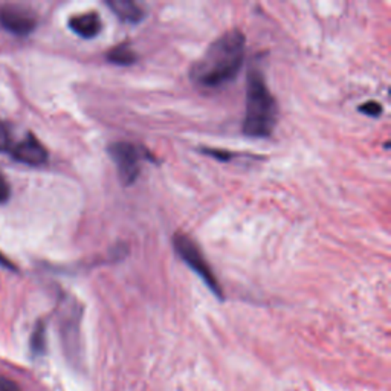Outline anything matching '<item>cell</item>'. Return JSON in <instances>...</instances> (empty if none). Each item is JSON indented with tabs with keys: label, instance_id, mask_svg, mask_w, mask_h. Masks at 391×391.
<instances>
[{
	"label": "cell",
	"instance_id": "1",
	"mask_svg": "<svg viewBox=\"0 0 391 391\" xmlns=\"http://www.w3.org/2000/svg\"><path fill=\"white\" fill-rule=\"evenodd\" d=\"M245 45L246 38L239 29L222 34L191 66V81L208 89L232 81L244 66Z\"/></svg>",
	"mask_w": 391,
	"mask_h": 391
},
{
	"label": "cell",
	"instance_id": "11",
	"mask_svg": "<svg viewBox=\"0 0 391 391\" xmlns=\"http://www.w3.org/2000/svg\"><path fill=\"white\" fill-rule=\"evenodd\" d=\"M31 347H33L34 353H43L45 350V326L40 323L33 333V340H31Z\"/></svg>",
	"mask_w": 391,
	"mask_h": 391
},
{
	"label": "cell",
	"instance_id": "12",
	"mask_svg": "<svg viewBox=\"0 0 391 391\" xmlns=\"http://www.w3.org/2000/svg\"><path fill=\"white\" fill-rule=\"evenodd\" d=\"M359 112H362L369 116H379L382 112V107L376 101H367L365 104L359 107Z\"/></svg>",
	"mask_w": 391,
	"mask_h": 391
},
{
	"label": "cell",
	"instance_id": "14",
	"mask_svg": "<svg viewBox=\"0 0 391 391\" xmlns=\"http://www.w3.org/2000/svg\"><path fill=\"white\" fill-rule=\"evenodd\" d=\"M0 391H22L14 381L0 376Z\"/></svg>",
	"mask_w": 391,
	"mask_h": 391
},
{
	"label": "cell",
	"instance_id": "6",
	"mask_svg": "<svg viewBox=\"0 0 391 391\" xmlns=\"http://www.w3.org/2000/svg\"><path fill=\"white\" fill-rule=\"evenodd\" d=\"M37 22L29 11L17 6H2L0 8V26L8 33L15 35H28L34 31Z\"/></svg>",
	"mask_w": 391,
	"mask_h": 391
},
{
	"label": "cell",
	"instance_id": "3",
	"mask_svg": "<svg viewBox=\"0 0 391 391\" xmlns=\"http://www.w3.org/2000/svg\"><path fill=\"white\" fill-rule=\"evenodd\" d=\"M173 245L179 257H181V259L189 264L203 281H205V285L214 292V295H217L218 298H223L222 287L218 285L213 269H211L209 263L207 262L205 255L202 254L198 244H196L191 237L186 236V234L177 232L173 237Z\"/></svg>",
	"mask_w": 391,
	"mask_h": 391
},
{
	"label": "cell",
	"instance_id": "4",
	"mask_svg": "<svg viewBox=\"0 0 391 391\" xmlns=\"http://www.w3.org/2000/svg\"><path fill=\"white\" fill-rule=\"evenodd\" d=\"M109 154L118 170L120 181L124 185H131L139 176L141 161H143V153L139 147L130 143H115L109 147Z\"/></svg>",
	"mask_w": 391,
	"mask_h": 391
},
{
	"label": "cell",
	"instance_id": "7",
	"mask_svg": "<svg viewBox=\"0 0 391 391\" xmlns=\"http://www.w3.org/2000/svg\"><path fill=\"white\" fill-rule=\"evenodd\" d=\"M69 28L72 29L77 35L83 38H93L97 37L101 31V19L97 13L74 15V17H70L69 20Z\"/></svg>",
	"mask_w": 391,
	"mask_h": 391
},
{
	"label": "cell",
	"instance_id": "2",
	"mask_svg": "<svg viewBox=\"0 0 391 391\" xmlns=\"http://www.w3.org/2000/svg\"><path fill=\"white\" fill-rule=\"evenodd\" d=\"M278 107L263 75L251 70L248 75L246 112L241 130L249 138H269L277 126Z\"/></svg>",
	"mask_w": 391,
	"mask_h": 391
},
{
	"label": "cell",
	"instance_id": "5",
	"mask_svg": "<svg viewBox=\"0 0 391 391\" xmlns=\"http://www.w3.org/2000/svg\"><path fill=\"white\" fill-rule=\"evenodd\" d=\"M10 154L15 161L26 166H42L48 161V152L43 147V144L38 141L33 133H28L25 138L20 141H15Z\"/></svg>",
	"mask_w": 391,
	"mask_h": 391
},
{
	"label": "cell",
	"instance_id": "13",
	"mask_svg": "<svg viewBox=\"0 0 391 391\" xmlns=\"http://www.w3.org/2000/svg\"><path fill=\"white\" fill-rule=\"evenodd\" d=\"M8 199H10V185H8L3 175L0 173V203L6 202Z\"/></svg>",
	"mask_w": 391,
	"mask_h": 391
},
{
	"label": "cell",
	"instance_id": "9",
	"mask_svg": "<svg viewBox=\"0 0 391 391\" xmlns=\"http://www.w3.org/2000/svg\"><path fill=\"white\" fill-rule=\"evenodd\" d=\"M107 60L118 66H130L136 61V54L133 52L129 46L120 45L116 46V48L111 49V52L107 54Z\"/></svg>",
	"mask_w": 391,
	"mask_h": 391
},
{
	"label": "cell",
	"instance_id": "8",
	"mask_svg": "<svg viewBox=\"0 0 391 391\" xmlns=\"http://www.w3.org/2000/svg\"><path fill=\"white\" fill-rule=\"evenodd\" d=\"M107 6L122 22L138 23L144 19V11L135 2H130V0H109Z\"/></svg>",
	"mask_w": 391,
	"mask_h": 391
},
{
	"label": "cell",
	"instance_id": "10",
	"mask_svg": "<svg viewBox=\"0 0 391 391\" xmlns=\"http://www.w3.org/2000/svg\"><path fill=\"white\" fill-rule=\"evenodd\" d=\"M14 143L15 141L13 138L10 127H8V124L0 121V153H10Z\"/></svg>",
	"mask_w": 391,
	"mask_h": 391
}]
</instances>
